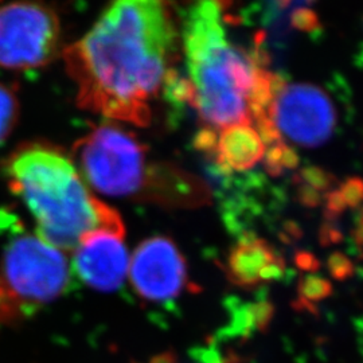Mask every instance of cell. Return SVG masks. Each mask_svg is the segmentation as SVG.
Instances as JSON below:
<instances>
[{
	"label": "cell",
	"instance_id": "obj_1",
	"mask_svg": "<svg viewBox=\"0 0 363 363\" xmlns=\"http://www.w3.org/2000/svg\"><path fill=\"white\" fill-rule=\"evenodd\" d=\"M177 31L169 0H112L91 30L62 52L77 105L143 127L172 72Z\"/></svg>",
	"mask_w": 363,
	"mask_h": 363
},
{
	"label": "cell",
	"instance_id": "obj_14",
	"mask_svg": "<svg viewBox=\"0 0 363 363\" xmlns=\"http://www.w3.org/2000/svg\"><path fill=\"white\" fill-rule=\"evenodd\" d=\"M333 292V286L320 276H307L298 284V296L300 303L312 306L323 298H328Z\"/></svg>",
	"mask_w": 363,
	"mask_h": 363
},
{
	"label": "cell",
	"instance_id": "obj_4",
	"mask_svg": "<svg viewBox=\"0 0 363 363\" xmlns=\"http://www.w3.org/2000/svg\"><path fill=\"white\" fill-rule=\"evenodd\" d=\"M72 159L91 189L113 198L145 196L155 174L143 144L113 121L77 140Z\"/></svg>",
	"mask_w": 363,
	"mask_h": 363
},
{
	"label": "cell",
	"instance_id": "obj_15",
	"mask_svg": "<svg viewBox=\"0 0 363 363\" xmlns=\"http://www.w3.org/2000/svg\"><path fill=\"white\" fill-rule=\"evenodd\" d=\"M346 208H355L363 201V181L355 178L337 190Z\"/></svg>",
	"mask_w": 363,
	"mask_h": 363
},
{
	"label": "cell",
	"instance_id": "obj_17",
	"mask_svg": "<svg viewBox=\"0 0 363 363\" xmlns=\"http://www.w3.org/2000/svg\"><path fill=\"white\" fill-rule=\"evenodd\" d=\"M296 264L301 269H307L310 272H313L319 267V262L310 253H298L296 256Z\"/></svg>",
	"mask_w": 363,
	"mask_h": 363
},
{
	"label": "cell",
	"instance_id": "obj_9",
	"mask_svg": "<svg viewBox=\"0 0 363 363\" xmlns=\"http://www.w3.org/2000/svg\"><path fill=\"white\" fill-rule=\"evenodd\" d=\"M124 234L96 230L81 240L73 268L82 283L99 292H113L123 286L130 265Z\"/></svg>",
	"mask_w": 363,
	"mask_h": 363
},
{
	"label": "cell",
	"instance_id": "obj_2",
	"mask_svg": "<svg viewBox=\"0 0 363 363\" xmlns=\"http://www.w3.org/2000/svg\"><path fill=\"white\" fill-rule=\"evenodd\" d=\"M182 25L189 103L206 128L252 124V101L268 70L259 54L234 42L223 0H193Z\"/></svg>",
	"mask_w": 363,
	"mask_h": 363
},
{
	"label": "cell",
	"instance_id": "obj_11",
	"mask_svg": "<svg viewBox=\"0 0 363 363\" xmlns=\"http://www.w3.org/2000/svg\"><path fill=\"white\" fill-rule=\"evenodd\" d=\"M265 151V143L253 124H233L216 130L208 155L220 172L230 175L257 166L264 160Z\"/></svg>",
	"mask_w": 363,
	"mask_h": 363
},
{
	"label": "cell",
	"instance_id": "obj_6",
	"mask_svg": "<svg viewBox=\"0 0 363 363\" xmlns=\"http://www.w3.org/2000/svg\"><path fill=\"white\" fill-rule=\"evenodd\" d=\"M259 123L271 125L283 143L312 148L328 142L334 135L337 109L322 88L307 82L286 84L279 77L267 113L253 125Z\"/></svg>",
	"mask_w": 363,
	"mask_h": 363
},
{
	"label": "cell",
	"instance_id": "obj_7",
	"mask_svg": "<svg viewBox=\"0 0 363 363\" xmlns=\"http://www.w3.org/2000/svg\"><path fill=\"white\" fill-rule=\"evenodd\" d=\"M61 23L52 7L34 0L0 6V67L30 70L60 52Z\"/></svg>",
	"mask_w": 363,
	"mask_h": 363
},
{
	"label": "cell",
	"instance_id": "obj_10",
	"mask_svg": "<svg viewBox=\"0 0 363 363\" xmlns=\"http://www.w3.org/2000/svg\"><path fill=\"white\" fill-rule=\"evenodd\" d=\"M284 259L265 240L255 234L241 237L226 259V276L234 286L253 289L281 279Z\"/></svg>",
	"mask_w": 363,
	"mask_h": 363
},
{
	"label": "cell",
	"instance_id": "obj_13",
	"mask_svg": "<svg viewBox=\"0 0 363 363\" xmlns=\"http://www.w3.org/2000/svg\"><path fill=\"white\" fill-rule=\"evenodd\" d=\"M26 307L15 298L11 289L0 274V325H11L21 322L26 315H31Z\"/></svg>",
	"mask_w": 363,
	"mask_h": 363
},
{
	"label": "cell",
	"instance_id": "obj_8",
	"mask_svg": "<svg viewBox=\"0 0 363 363\" xmlns=\"http://www.w3.org/2000/svg\"><path fill=\"white\" fill-rule=\"evenodd\" d=\"M130 279L144 300L169 301L178 298L187 284L186 261L169 238L151 237L136 247L130 259Z\"/></svg>",
	"mask_w": 363,
	"mask_h": 363
},
{
	"label": "cell",
	"instance_id": "obj_12",
	"mask_svg": "<svg viewBox=\"0 0 363 363\" xmlns=\"http://www.w3.org/2000/svg\"><path fill=\"white\" fill-rule=\"evenodd\" d=\"M19 116L18 96L11 86L0 82V144L4 143Z\"/></svg>",
	"mask_w": 363,
	"mask_h": 363
},
{
	"label": "cell",
	"instance_id": "obj_3",
	"mask_svg": "<svg viewBox=\"0 0 363 363\" xmlns=\"http://www.w3.org/2000/svg\"><path fill=\"white\" fill-rule=\"evenodd\" d=\"M9 189L35 220L37 233L60 250H73L96 230L125 233L116 210L93 194L72 156L49 143L15 148L3 164Z\"/></svg>",
	"mask_w": 363,
	"mask_h": 363
},
{
	"label": "cell",
	"instance_id": "obj_18",
	"mask_svg": "<svg viewBox=\"0 0 363 363\" xmlns=\"http://www.w3.org/2000/svg\"><path fill=\"white\" fill-rule=\"evenodd\" d=\"M150 363H177V359L171 354H162L156 358H152Z\"/></svg>",
	"mask_w": 363,
	"mask_h": 363
},
{
	"label": "cell",
	"instance_id": "obj_16",
	"mask_svg": "<svg viewBox=\"0 0 363 363\" xmlns=\"http://www.w3.org/2000/svg\"><path fill=\"white\" fill-rule=\"evenodd\" d=\"M328 269L337 280H345L352 274L354 267L350 259L345 257L342 253H334L328 261Z\"/></svg>",
	"mask_w": 363,
	"mask_h": 363
},
{
	"label": "cell",
	"instance_id": "obj_5",
	"mask_svg": "<svg viewBox=\"0 0 363 363\" xmlns=\"http://www.w3.org/2000/svg\"><path fill=\"white\" fill-rule=\"evenodd\" d=\"M1 277L28 311L61 298L72 286L64 253L40 237L22 233L7 244L1 257Z\"/></svg>",
	"mask_w": 363,
	"mask_h": 363
}]
</instances>
